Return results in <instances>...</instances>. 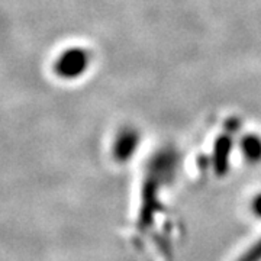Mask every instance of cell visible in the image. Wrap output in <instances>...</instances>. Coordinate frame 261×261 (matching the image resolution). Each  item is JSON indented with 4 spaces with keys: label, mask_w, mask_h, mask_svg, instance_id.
Returning <instances> with one entry per match:
<instances>
[{
    "label": "cell",
    "mask_w": 261,
    "mask_h": 261,
    "mask_svg": "<svg viewBox=\"0 0 261 261\" xmlns=\"http://www.w3.org/2000/svg\"><path fill=\"white\" fill-rule=\"evenodd\" d=\"M238 261H261V240L254 244L245 254H243V257Z\"/></svg>",
    "instance_id": "3"
},
{
    "label": "cell",
    "mask_w": 261,
    "mask_h": 261,
    "mask_svg": "<svg viewBox=\"0 0 261 261\" xmlns=\"http://www.w3.org/2000/svg\"><path fill=\"white\" fill-rule=\"evenodd\" d=\"M251 211L257 218H261V193L254 197V200H252L251 203Z\"/></svg>",
    "instance_id": "4"
},
{
    "label": "cell",
    "mask_w": 261,
    "mask_h": 261,
    "mask_svg": "<svg viewBox=\"0 0 261 261\" xmlns=\"http://www.w3.org/2000/svg\"><path fill=\"white\" fill-rule=\"evenodd\" d=\"M244 152L250 161L261 160V142L257 140H247L244 142Z\"/></svg>",
    "instance_id": "2"
},
{
    "label": "cell",
    "mask_w": 261,
    "mask_h": 261,
    "mask_svg": "<svg viewBox=\"0 0 261 261\" xmlns=\"http://www.w3.org/2000/svg\"><path fill=\"white\" fill-rule=\"evenodd\" d=\"M144 200H142V206L140 211V228L145 229L148 228L151 222L154 221V215L155 211L159 209V202H157V192L155 187L152 185L145 187L144 190Z\"/></svg>",
    "instance_id": "1"
}]
</instances>
